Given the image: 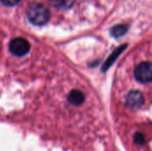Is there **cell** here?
<instances>
[{
  "label": "cell",
  "instance_id": "6da1fadb",
  "mask_svg": "<svg viewBox=\"0 0 152 151\" xmlns=\"http://www.w3.org/2000/svg\"><path fill=\"white\" fill-rule=\"evenodd\" d=\"M27 16L30 23L35 26H43L50 20V12L42 4H32L28 6Z\"/></svg>",
  "mask_w": 152,
  "mask_h": 151
},
{
  "label": "cell",
  "instance_id": "7a4b0ae2",
  "mask_svg": "<svg viewBox=\"0 0 152 151\" xmlns=\"http://www.w3.org/2000/svg\"><path fill=\"white\" fill-rule=\"evenodd\" d=\"M10 52L15 56H24L30 50V44L28 40L22 37H16L11 40L9 44Z\"/></svg>",
  "mask_w": 152,
  "mask_h": 151
},
{
  "label": "cell",
  "instance_id": "3957f363",
  "mask_svg": "<svg viewBox=\"0 0 152 151\" xmlns=\"http://www.w3.org/2000/svg\"><path fill=\"white\" fill-rule=\"evenodd\" d=\"M134 77L142 84L150 83L152 79L151 63L150 61L140 63L134 69Z\"/></svg>",
  "mask_w": 152,
  "mask_h": 151
},
{
  "label": "cell",
  "instance_id": "277c9868",
  "mask_svg": "<svg viewBox=\"0 0 152 151\" xmlns=\"http://www.w3.org/2000/svg\"><path fill=\"white\" fill-rule=\"evenodd\" d=\"M144 102V98L142 93L138 90H132L128 93L126 99V106L131 109L132 110L139 109Z\"/></svg>",
  "mask_w": 152,
  "mask_h": 151
},
{
  "label": "cell",
  "instance_id": "5b68a950",
  "mask_svg": "<svg viewBox=\"0 0 152 151\" xmlns=\"http://www.w3.org/2000/svg\"><path fill=\"white\" fill-rule=\"evenodd\" d=\"M67 99H68V101L70 104L75 105V106H79L85 101L86 96H85L84 93L81 92L80 90L74 89V90L69 92V93L68 94Z\"/></svg>",
  "mask_w": 152,
  "mask_h": 151
},
{
  "label": "cell",
  "instance_id": "8992f818",
  "mask_svg": "<svg viewBox=\"0 0 152 151\" xmlns=\"http://www.w3.org/2000/svg\"><path fill=\"white\" fill-rule=\"evenodd\" d=\"M126 46H127V44H125V45H121V46H119L118 49H116L112 53H111V55L108 58V60L105 61V63H104V65H103V68H102V70L103 71H106L110 66H111V64L116 61V59L121 54V53L126 48Z\"/></svg>",
  "mask_w": 152,
  "mask_h": 151
},
{
  "label": "cell",
  "instance_id": "52a82bcc",
  "mask_svg": "<svg viewBox=\"0 0 152 151\" xmlns=\"http://www.w3.org/2000/svg\"><path fill=\"white\" fill-rule=\"evenodd\" d=\"M127 30H128V28L126 25H122V24L116 25L110 29V35L113 37L118 38V37L123 36L127 32Z\"/></svg>",
  "mask_w": 152,
  "mask_h": 151
},
{
  "label": "cell",
  "instance_id": "ba28073f",
  "mask_svg": "<svg viewBox=\"0 0 152 151\" xmlns=\"http://www.w3.org/2000/svg\"><path fill=\"white\" fill-rule=\"evenodd\" d=\"M134 142L135 144L137 145H140V146H142L144 143H145V138H144V135L141 133H136L134 136Z\"/></svg>",
  "mask_w": 152,
  "mask_h": 151
},
{
  "label": "cell",
  "instance_id": "9c48e42d",
  "mask_svg": "<svg viewBox=\"0 0 152 151\" xmlns=\"http://www.w3.org/2000/svg\"><path fill=\"white\" fill-rule=\"evenodd\" d=\"M73 0H57L55 4H58V7H69V5H72Z\"/></svg>",
  "mask_w": 152,
  "mask_h": 151
},
{
  "label": "cell",
  "instance_id": "30bf717a",
  "mask_svg": "<svg viewBox=\"0 0 152 151\" xmlns=\"http://www.w3.org/2000/svg\"><path fill=\"white\" fill-rule=\"evenodd\" d=\"M20 0H0V2L5 6H14L19 4Z\"/></svg>",
  "mask_w": 152,
  "mask_h": 151
}]
</instances>
